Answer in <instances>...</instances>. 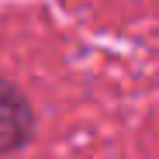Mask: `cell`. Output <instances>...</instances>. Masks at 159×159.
Returning a JSON list of instances; mask_svg holds the SVG:
<instances>
[{
  "mask_svg": "<svg viewBox=\"0 0 159 159\" xmlns=\"http://www.w3.org/2000/svg\"><path fill=\"white\" fill-rule=\"evenodd\" d=\"M31 135V107L17 93V87L0 80V156L21 149Z\"/></svg>",
  "mask_w": 159,
  "mask_h": 159,
  "instance_id": "obj_1",
  "label": "cell"
}]
</instances>
